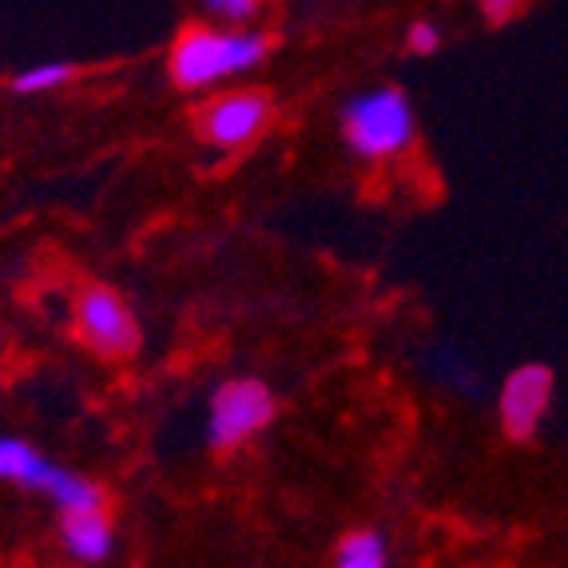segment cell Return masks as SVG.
<instances>
[{
    "label": "cell",
    "mask_w": 568,
    "mask_h": 568,
    "mask_svg": "<svg viewBox=\"0 0 568 568\" xmlns=\"http://www.w3.org/2000/svg\"><path fill=\"white\" fill-rule=\"evenodd\" d=\"M437 48H442V29H437L434 20H414L406 32L409 57H434Z\"/></svg>",
    "instance_id": "4fadbf2b"
},
{
    "label": "cell",
    "mask_w": 568,
    "mask_h": 568,
    "mask_svg": "<svg viewBox=\"0 0 568 568\" xmlns=\"http://www.w3.org/2000/svg\"><path fill=\"white\" fill-rule=\"evenodd\" d=\"M60 540H64L68 557L84 560V565H100V560H108L115 549L112 517H108V509L64 513V517H60Z\"/></svg>",
    "instance_id": "52a82bcc"
},
{
    "label": "cell",
    "mask_w": 568,
    "mask_h": 568,
    "mask_svg": "<svg viewBox=\"0 0 568 568\" xmlns=\"http://www.w3.org/2000/svg\"><path fill=\"white\" fill-rule=\"evenodd\" d=\"M552 394H557V378H552L549 366L540 362H525L501 382V394H497V422H501V434L517 446L532 442L545 426V417L552 409Z\"/></svg>",
    "instance_id": "8992f818"
},
{
    "label": "cell",
    "mask_w": 568,
    "mask_h": 568,
    "mask_svg": "<svg viewBox=\"0 0 568 568\" xmlns=\"http://www.w3.org/2000/svg\"><path fill=\"white\" fill-rule=\"evenodd\" d=\"M331 568H389V549L386 537L374 529H354L338 540Z\"/></svg>",
    "instance_id": "30bf717a"
},
{
    "label": "cell",
    "mask_w": 568,
    "mask_h": 568,
    "mask_svg": "<svg viewBox=\"0 0 568 568\" xmlns=\"http://www.w3.org/2000/svg\"><path fill=\"white\" fill-rule=\"evenodd\" d=\"M77 334L100 358H132L140 351V318L112 286H84L77 298Z\"/></svg>",
    "instance_id": "5b68a950"
},
{
    "label": "cell",
    "mask_w": 568,
    "mask_h": 568,
    "mask_svg": "<svg viewBox=\"0 0 568 568\" xmlns=\"http://www.w3.org/2000/svg\"><path fill=\"white\" fill-rule=\"evenodd\" d=\"M271 57V37L255 24H187L168 52L171 84L180 92H207L255 72Z\"/></svg>",
    "instance_id": "6da1fadb"
},
{
    "label": "cell",
    "mask_w": 568,
    "mask_h": 568,
    "mask_svg": "<svg viewBox=\"0 0 568 568\" xmlns=\"http://www.w3.org/2000/svg\"><path fill=\"white\" fill-rule=\"evenodd\" d=\"M200 9L215 24H255L263 0H200Z\"/></svg>",
    "instance_id": "7c38bea8"
},
{
    "label": "cell",
    "mask_w": 568,
    "mask_h": 568,
    "mask_svg": "<svg viewBox=\"0 0 568 568\" xmlns=\"http://www.w3.org/2000/svg\"><path fill=\"white\" fill-rule=\"evenodd\" d=\"M57 465L40 457V449H32L29 442L20 437H0V481L24 485V489L44 493L48 477H52Z\"/></svg>",
    "instance_id": "ba28073f"
},
{
    "label": "cell",
    "mask_w": 568,
    "mask_h": 568,
    "mask_svg": "<svg viewBox=\"0 0 568 568\" xmlns=\"http://www.w3.org/2000/svg\"><path fill=\"white\" fill-rule=\"evenodd\" d=\"M275 123V104L258 88H235V92L211 95L195 112V132L215 152H243Z\"/></svg>",
    "instance_id": "3957f363"
},
{
    "label": "cell",
    "mask_w": 568,
    "mask_h": 568,
    "mask_svg": "<svg viewBox=\"0 0 568 568\" xmlns=\"http://www.w3.org/2000/svg\"><path fill=\"white\" fill-rule=\"evenodd\" d=\"M275 417V394L258 378H231L211 394L207 409V442L211 449L227 454L263 434Z\"/></svg>",
    "instance_id": "277c9868"
},
{
    "label": "cell",
    "mask_w": 568,
    "mask_h": 568,
    "mask_svg": "<svg viewBox=\"0 0 568 568\" xmlns=\"http://www.w3.org/2000/svg\"><path fill=\"white\" fill-rule=\"evenodd\" d=\"M481 4V17L489 20V24H509L517 12H521L525 0H477Z\"/></svg>",
    "instance_id": "5bb4252c"
},
{
    "label": "cell",
    "mask_w": 568,
    "mask_h": 568,
    "mask_svg": "<svg viewBox=\"0 0 568 568\" xmlns=\"http://www.w3.org/2000/svg\"><path fill=\"white\" fill-rule=\"evenodd\" d=\"M342 140L362 163L402 160L417 143V112L409 104V95L394 84H378L346 100Z\"/></svg>",
    "instance_id": "7a4b0ae2"
},
{
    "label": "cell",
    "mask_w": 568,
    "mask_h": 568,
    "mask_svg": "<svg viewBox=\"0 0 568 568\" xmlns=\"http://www.w3.org/2000/svg\"><path fill=\"white\" fill-rule=\"evenodd\" d=\"M44 497L64 513L108 509L104 489H100L92 477L72 474V469H64V465H57V469H52V477H48V485H44Z\"/></svg>",
    "instance_id": "9c48e42d"
},
{
    "label": "cell",
    "mask_w": 568,
    "mask_h": 568,
    "mask_svg": "<svg viewBox=\"0 0 568 568\" xmlns=\"http://www.w3.org/2000/svg\"><path fill=\"white\" fill-rule=\"evenodd\" d=\"M72 77H77V64H68V60H44V64L20 68L17 77L9 80V88L17 95H44V92L64 88Z\"/></svg>",
    "instance_id": "8fae6325"
}]
</instances>
